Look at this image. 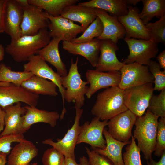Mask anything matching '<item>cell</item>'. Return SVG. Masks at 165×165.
<instances>
[{
    "instance_id": "obj_1",
    "label": "cell",
    "mask_w": 165,
    "mask_h": 165,
    "mask_svg": "<svg viewBox=\"0 0 165 165\" xmlns=\"http://www.w3.org/2000/svg\"><path fill=\"white\" fill-rule=\"evenodd\" d=\"M51 38L48 28H43L34 35L22 36L16 40H11L5 52L16 62L28 61L30 57L49 43Z\"/></svg>"
},
{
    "instance_id": "obj_2",
    "label": "cell",
    "mask_w": 165,
    "mask_h": 165,
    "mask_svg": "<svg viewBox=\"0 0 165 165\" xmlns=\"http://www.w3.org/2000/svg\"><path fill=\"white\" fill-rule=\"evenodd\" d=\"M124 90L118 86L99 93L91 109L92 114L102 121L108 120L128 109L124 103Z\"/></svg>"
},
{
    "instance_id": "obj_3",
    "label": "cell",
    "mask_w": 165,
    "mask_h": 165,
    "mask_svg": "<svg viewBox=\"0 0 165 165\" xmlns=\"http://www.w3.org/2000/svg\"><path fill=\"white\" fill-rule=\"evenodd\" d=\"M158 118L148 109L145 115L137 117L133 136L146 160L152 157L155 149Z\"/></svg>"
},
{
    "instance_id": "obj_4",
    "label": "cell",
    "mask_w": 165,
    "mask_h": 165,
    "mask_svg": "<svg viewBox=\"0 0 165 165\" xmlns=\"http://www.w3.org/2000/svg\"><path fill=\"white\" fill-rule=\"evenodd\" d=\"M79 57L74 63L73 59L68 72L65 76H61V84L65 89V101L73 102L75 106L81 108L84 104L85 95L88 88L89 83L82 80L78 67Z\"/></svg>"
},
{
    "instance_id": "obj_5",
    "label": "cell",
    "mask_w": 165,
    "mask_h": 165,
    "mask_svg": "<svg viewBox=\"0 0 165 165\" xmlns=\"http://www.w3.org/2000/svg\"><path fill=\"white\" fill-rule=\"evenodd\" d=\"M128 45L129 53L122 62L124 64L137 63L148 66L151 59L155 57L159 51L158 43L152 38L148 40L124 38Z\"/></svg>"
},
{
    "instance_id": "obj_6",
    "label": "cell",
    "mask_w": 165,
    "mask_h": 165,
    "mask_svg": "<svg viewBox=\"0 0 165 165\" xmlns=\"http://www.w3.org/2000/svg\"><path fill=\"white\" fill-rule=\"evenodd\" d=\"M154 91L152 83L126 89L124 90L125 104L137 117L141 116L148 108Z\"/></svg>"
},
{
    "instance_id": "obj_7",
    "label": "cell",
    "mask_w": 165,
    "mask_h": 165,
    "mask_svg": "<svg viewBox=\"0 0 165 165\" xmlns=\"http://www.w3.org/2000/svg\"><path fill=\"white\" fill-rule=\"evenodd\" d=\"M24 71L32 73L34 75L49 80L55 84L59 89L62 98L63 108L60 118L63 119L66 110L65 107V89L63 87L61 76L50 67L46 62L38 54L30 57L28 62L23 65Z\"/></svg>"
},
{
    "instance_id": "obj_8",
    "label": "cell",
    "mask_w": 165,
    "mask_h": 165,
    "mask_svg": "<svg viewBox=\"0 0 165 165\" xmlns=\"http://www.w3.org/2000/svg\"><path fill=\"white\" fill-rule=\"evenodd\" d=\"M119 71L121 79L118 86L123 90L148 83L154 82V77L147 65L136 62L124 64Z\"/></svg>"
},
{
    "instance_id": "obj_9",
    "label": "cell",
    "mask_w": 165,
    "mask_h": 165,
    "mask_svg": "<svg viewBox=\"0 0 165 165\" xmlns=\"http://www.w3.org/2000/svg\"><path fill=\"white\" fill-rule=\"evenodd\" d=\"M75 110L74 122L61 139H57L54 142L51 139H47L42 141V143L49 145L57 149L65 157L75 159V149L78 135L81 129L79 121L83 112V110L75 106Z\"/></svg>"
},
{
    "instance_id": "obj_10",
    "label": "cell",
    "mask_w": 165,
    "mask_h": 165,
    "mask_svg": "<svg viewBox=\"0 0 165 165\" xmlns=\"http://www.w3.org/2000/svg\"><path fill=\"white\" fill-rule=\"evenodd\" d=\"M108 120L101 121L95 116L90 123L88 121L81 125L76 145L82 143H87L91 146V149L95 148L104 149L106 141L103 137V131L107 125Z\"/></svg>"
},
{
    "instance_id": "obj_11",
    "label": "cell",
    "mask_w": 165,
    "mask_h": 165,
    "mask_svg": "<svg viewBox=\"0 0 165 165\" xmlns=\"http://www.w3.org/2000/svg\"><path fill=\"white\" fill-rule=\"evenodd\" d=\"M23 15L21 25V35H33L42 29L48 28L50 21L47 13L39 8L28 3L22 7Z\"/></svg>"
},
{
    "instance_id": "obj_12",
    "label": "cell",
    "mask_w": 165,
    "mask_h": 165,
    "mask_svg": "<svg viewBox=\"0 0 165 165\" xmlns=\"http://www.w3.org/2000/svg\"><path fill=\"white\" fill-rule=\"evenodd\" d=\"M137 116L129 110L115 116L108 122V131L115 139L120 141H129Z\"/></svg>"
},
{
    "instance_id": "obj_13",
    "label": "cell",
    "mask_w": 165,
    "mask_h": 165,
    "mask_svg": "<svg viewBox=\"0 0 165 165\" xmlns=\"http://www.w3.org/2000/svg\"><path fill=\"white\" fill-rule=\"evenodd\" d=\"M39 97V95L32 94L21 86L11 83L8 86L0 85V105L3 109L19 102L36 107Z\"/></svg>"
},
{
    "instance_id": "obj_14",
    "label": "cell",
    "mask_w": 165,
    "mask_h": 165,
    "mask_svg": "<svg viewBox=\"0 0 165 165\" xmlns=\"http://www.w3.org/2000/svg\"><path fill=\"white\" fill-rule=\"evenodd\" d=\"M85 75L87 82L90 84L85 95L88 99L100 89L118 86L121 79L120 72L116 71L104 72L88 69Z\"/></svg>"
},
{
    "instance_id": "obj_15",
    "label": "cell",
    "mask_w": 165,
    "mask_h": 165,
    "mask_svg": "<svg viewBox=\"0 0 165 165\" xmlns=\"http://www.w3.org/2000/svg\"><path fill=\"white\" fill-rule=\"evenodd\" d=\"M46 16L50 21L47 28L53 38L71 42L78 34L85 30L81 26L61 15L54 17L47 13Z\"/></svg>"
},
{
    "instance_id": "obj_16",
    "label": "cell",
    "mask_w": 165,
    "mask_h": 165,
    "mask_svg": "<svg viewBox=\"0 0 165 165\" xmlns=\"http://www.w3.org/2000/svg\"><path fill=\"white\" fill-rule=\"evenodd\" d=\"M128 9L127 14L118 17L125 30V38L145 40L150 39L148 30L139 16V9L129 6Z\"/></svg>"
},
{
    "instance_id": "obj_17",
    "label": "cell",
    "mask_w": 165,
    "mask_h": 165,
    "mask_svg": "<svg viewBox=\"0 0 165 165\" xmlns=\"http://www.w3.org/2000/svg\"><path fill=\"white\" fill-rule=\"evenodd\" d=\"M119 49L117 44L111 40H100V53L95 70L101 72L119 71L124 64L119 61L116 56V53Z\"/></svg>"
},
{
    "instance_id": "obj_18",
    "label": "cell",
    "mask_w": 165,
    "mask_h": 165,
    "mask_svg": "<svg viewBox=\"0 0 165 165\" xmlns=\"http://www.w3.org/2000/svg\"><path fill=\"white\" fill-rule=\"evenodd\" d=\"M23 15L22 7L17 0H7L4 20V32L16 40L22 36L21 25Z\"/></svg>"
},
{
    "instance_id": "obj_19",
    "label": "cell",
    "mask_w": 165,
    "mask_h": 165,
    "mask_svg": "<svg viewBox=\"0 0 165 165\" xmlns=\"http://www.w3.org/2000/svg\"><path fill=\"white\" fill-rule=\"evenodd\" d=\"M3 109L5 112V127L0 134V138L10 134H23L26 132L23 127L24 115L27 110L21 102L8 106Z\"/></svg>"
},
{
    "instance_id": "obj_20",
    "label": "cell",
    "mask_w": 165,
    "mask_h": 165,
    "mask_svg": "<svg viewBox=\"0 0 165 165\" xmlns=\"http://www.w3.org/2000/svg\"><path fill=\"white\" fill-rule=\"evenodd\" d=\"M95 9L96 14L101 20L103 26V32L97 38L109 39L117 44L120 39L125 38V30L117 17L111 16L103 10Z\"/></svg>"
},
{
    "instance_id": "obj_21",
    "label": "cell",
    "mask_w": 165,
    "mask_h": 165,
    "mask_svg": "<svg viewBox=\"0 0 165 165\" xmlns=\"http://www.w3.org/2000/svg\"><path fill=\"white\" fill-rule=\"evenodd\" d=\"M100 43V40L97 38L89 42L80 43L63 41L62 48L70 53L83 57L92 66L95 67L99 57Z\"/></svg>"
},
{
    "instance_id": "obj_22",
    "label": "cell",
    "mask_w": 165,
    "mask_h": 165,
    "mask_svg": "<svg viewBox=\"0 0 165 165\" xmlns=\"http://www.w3.org/2000/svg\"><path fill=\"white\" fill-rule=\"evenodd\" d=\"M38 153V149L34 144L24 139L12 149L8 157L7 165H29Z\"/></svg>"
},
{
    "instance_id": "obj_23",
    "label": "cell",
    "mask_w": 165,
    "mask_h": 165,
    "mask_svg": "<svg viewBox=\"0 0 165 165\" xmlns=\"http://www.w3.org/2000/svg\"><path fill=\"white\" fill-rule=\"evenodd\" d=\"M24 107L27 111L24 115L23 127L26 132L32 125L38 123H48L51 127H54L60 118L59 114L56 111L41 110L28 105Z\"/></svg>"
},
{
    "instance_id": "obj_24",
    "label": "cell",
    "mask_w": 165,
    "mask_h": 165,
    "mask_svg": "<svg viewBox=\"0 0 165 165\" xmlns=\"http://www.w3.org/2000/svg\"><path fill=\"white\" fill-rule=\"evenodd\" d=\"M103 134L106 141L105 147L103 149L95 148L91 150L106 157L114 165H123L122 150L125 146L130 143L131 141L123 142L115 139L108 133L105 127L103 130Z\"/></svg>"
},
{
    "instance_id": "obj_25",
    "label": "cell",
    "mask_w": 165,
    "mask_h": 165,
    "mask_svg": "<svg viewBox=\"0 0 165 165\" xmlns=\"http://www.w3.org/2000/svg\"><path fill=\"white\" fill-rule=\"evenodd\" d=\"M61 40L58 38H53L49 43L38 51V54L46 61L53 66L57 72L61 76L67 75L68 72L66 65L62 61L59 50V45Z\"/></svg>"
},
{
    "instance_id": "obj_26",
    "label": "cell",
    "mask_w": 165,
    "mask_h": 165,
    "mask_svg": "<svg viewBox=\"0 0 165 165\" xmlns=\"http://www.w3.org/2000/svg\"><path fill=\"white\" fill-rule=\"evenodd\" d=\"M61 15L73 22H79L85 30L97 17L95 8L79 5L66 6Z\"/></svg>"
},
{
    "instance_id": "obj_27",
    "label": "cell",
    "mask_w": 165,
    "mask_h": 165,
    "mask_svg": "<svg viewBox=\"0 0 165 165\" xmlns=\"http://www.w3.org/2000/svg\"><path fill=\"white\" fill-rule=\"evenodd\" d=\"M78 5L86 7L99 9L117 17L127 14L129 6L126 0H91L80 2Z\"/></svg>"
},
{
    "instance_id": "obj_28",
    "label": "cell",
    "mask_w": 165,
    "mask_h": 165,
    "mask_svg": "<svg viewBox=\"0 0 165 165\" xmlns=\"http://www.w3.org/2000/svg\"><path fill=\"white\" fill-rule=\"evenodd\" d=\"M21 86L30 92L35 94H42L56 97L58 93L57 86L47 79L33 75L24 81Z\"/></svg>"
},
{
    "instance_id": "obj_29",
    "label": "cell",
    "mask_w": 165,
    "mask_h": 165,
    "mask_svg": "<svg viewBox=\"0 0 165 165\" xmlns=\"http://www.w3.org/2000/svg\"><path fill=\"white\" fill-rule=\"evenodd\" d=\"M79 1L78 0H28L29 4L39 8L54 17L60 16L65 7L75 5Z\"/></svg>"
},
{
    "instance_id": "obj_30",
    "label": "cell",
    "mask_w": 165,
    "mask_h": 165,
    "mask_svg": "<svg viewBox=\"0 0 165 165\" xmlns=\"http://www.w3.org/2000/svg\"><path fill=\"white\" fill-rule=\"evenodd\" d=\"M143 8L139 16L145 25L154 17L165 15V0H142Z\"/></svg>"
},
{
    "instance_id": "obj_31",
    "label": "cell",
    "mask_w": 165,
    "mask_h": 165,
    "mask_svg": "<svg viewBox=\"0 0 165 165\" xmlns=\"http://www.w3.org/2000/svg\"><path fill=\"white\" fill-rule=\"evenodd\" d=\"M33 75L31 72L24 71H13L10 67L5 64L2 63L0 64V82H8L20 86L23 82Z\"/></svg>"
},
{
    "instance_id": "obj_32",
    "label": "cell",
    "mask_w": 165,
    "mask_h": 165,
    "mask_svg": "<svg viewBox=\"0 0 165 165\" xmlns=\"http://www.w3.org/2000/svg\"><path fill=\"white\" fill-rule=\"evenodd\" d=\"M103 29L102 23L100 19L97 16L81 36L73 39L71 42L80 43L89 42L100 36L103 32Z\"/></svg>"
},
{
    "instance_id": "obj_33",
    "label": "cell",
    "mask_w": 165,
    "mask_h": 165,
    "mask_svg": "<svg viewBox=\"0 0 165 165\" xmlns=\"http://www.w3.org/2000/svg\"><path fill=\"white\" fill-rule=\"evenodd\" d=\"M131 138L130 143L125 147V151L123 154V165H142L140 148L133 136Z\"/></svg>"
},
{
    "instance_id": "obj_34",
    "label": "cell",
    "mask_w": 165,
    "mask_h": 165,
    "mask_svg": "<svg viewBox=\"0 0 165 165\" xmlns=\"http://www.w3.org/2000/svg\"><path fill=\"white\" fill-rule=\"evenodd\" d=\"M151 38L156 42L165 44V15L154 23H149L145 25Z\"/></svg>"
},
{
    "instance_id": "obj_35",
    "label": "cell",
    "mask_w": 165,
    "mask_h": 165,
    "mask_svg": "<svg viewBox=\"0 0 165 165\" xmlns=\"http://www.w3.org/2000/svg\"><path fill=\"white\" fill-rule=\"evenodd\" d=\"M148 109L154 115L159 117H165V88L159 94H153L149 102Z\"/></svg>"
},
{
    "instance_id": "obj_36",
    "label": "cell",
    "mask_w": 165,
    "mask_h": 165,
    "mask_svg": "<svg viewBox=\"0 0 165 165\" xmlns=\"http://www.w3.org/2000/svg\"><path fill=\"white\" fill-rule=\"evenodd\" d=\"M150 72L154 78V90L160 91L165 88V70L162 71L159 64L151 60L148 66Z\"/></svg>"
},
{
    "instance_id": "obj_37",
    "label": "cell",
    "mask_w": 165,
    "mask_h": 165,
    "mask_svg": "<svg viewBox=\"0 0 165 165\" xmlns=\"http://www.w3.org/2000/svg\"><path fill=\"white\" fill-rule=\"evenodd\" d=\"M42 162L43 165H65L66 159L63 155L52 147L44 152Z\"/></svg>"
},
{
    "instance_id": "obj_38",
    "label": "cell",
    "mask_w": 165,
    "mask_h": 165,
    "mask_svg": "<svg viewBox=\"0 0 165 165\" xmlns=\"http://www.w3.org/2000/svg\"><path fill=\"white\" fill-rule=\"evenodd\" d=\"M165 151V117H161L158 121L156 143L154 154L159 157Z\"/></svg>"
},
{
    "instance_id": "obj_39",
    "label": "cell",
    "mask_w": 165,
    "mask_h": 165,
    "mask_svg": "<svg viewBox=\"0 0 165 165\" xmlns=\"http://www.w3.org/2000/svg\"><path fill=\"white\" fill-rule=\"evenodd\" d=\"M23 134H10L3 136L0 138V152L9 154L12 149V143L22 141L24 139Z\"/></svg>"
},
{
    "instance_id": "obj_40",
    "label": "cell",
    "mask_w": 165,
    "mask_h": 165,
    "mask_svg": "<svg viewBox=\"0 0 165 165\" xmlns=\"http://www.w3.org/2000/svg\"><path fill=\"white\" fill-rule=\"evenodd\" d=\"M86 152L88 157L90 165H114L106 157L101 155L85 146Z\"/></svg>"
},
{
    "instance_id": "obj_41",
    "label": "cell",
    "mask_w": 165,
    "mask_h": 165,
    "mask_svg": "<svg viewBox=\"0 0 165 165\" xmlns=\"http://www.w3.org/2000/svg\"><path fill=\"white\" fill-rule=\"evenodd\" d=\"M7 0H0V33L4 32V20Z\"/></svg>"
},
{
    "instance_id": "obj_42",
    "label": "cell",
    "mask_w": 165,
    "mask_h": 165,
    "mask_svg": "<svg viewBox=\"0 0 165 165\" xmlns=\"http://www.w3.org/2000/svg\"><path fill=\"white\" fill-rule=\"evenodd\" d=\"M160 160L156 162L152 157H151L148 160H146L147 165H165V151L161 155Z\"/></svg>"
},
{
    "instance_id": "obj_43",
    "label": "cell",
    "mask_w": 165,
    "mask_h": 165,
    "mask_svg": "<svg viewBox=\"0 0 165 165\" xmlns=\"http://www.w3.org/2000/svg\"><path fill=\"white\" fill-rule=\"evenodd\" d=\"M156 59L159 62L161 68L165 69V50L160 52L156 57Z\"/></svg>"
},
{
    "instance_id": "obj_44",
    "label": "cell",
    "mask_w": 165,
    "mask_h": 165,
    "mask_svg": "<svg viewBox=\"0 0 165 165\" xmlns=\"http://www.w3.org/2000/svg\"><path fill=\"white\" fill-rule=\"evenodd\" d=\"M5 115V110L0 105V134L5 127L4 118Z\"/></svg>"
},
{
    "instance_id": "obj_45",
    "label": "cell",
    "mask_w": 165,
    "mask_h": 165,
    "mask_svg": "<svg viewBox=\"0 0 165 165\" xmlns=\"http://www.w3.org/2000/svg\"><path fill=\"white\" fill-rule=\"evenodd\" d=\"M66 159L65 165H82L80 163H77L75 159L65 157Z\"/></svg>"
},
{
    "instance_id": "obj_46",
    "label": "cell",
    "mask_w": 165,
    "mask_h": 165,
    "mask_svg": "<svg viewBox=\"0 0 165 165\" xmlns=\"http://www.w3.org/2000/svg\"><path fill=\"white\" fill-rule=\"evenodd\" d=\"M7 155L5 153L0 152V165H6L7 162Z\"/></svg>"
},
{
    "instance_id": "obj_47",
    "label": "cell",
    "mask_w": 165,
    "mask_h": 165,
    "mask_svg": "<svg viewBox=\"0 0 165 165\" xmlns=\"http://www.w3.org/2000/svg\"><path fill=\"white\" fill-rule=\"evenodd\" d=\"M5 52V48L3 45L0 43V62L4 58Z\"/></svg>"
},
{
    "instance_id": "obj_48",
    "label": "cell",
    "mask_w": 165,
    "mask_h": 165,
    "mask_svg": "<svg viewBox=\"0 0 165 165\" xmlns=\"http://www.w3.org/2000/svg\"><path fill=\"white\" fill-rule=\"evenodd\" d=\"M79 163L82 165H90L88 159L85 156H83L79 158Z\"/></svg>"
},
{
    "instance_id": "obj_49",
    "label": "cell",
    "mask_w": 165,
    "mask_h": 165,
    "mask_svg": "<svg viewBox=\"0 0 165 165\" xmlns=\"http://www.w3.org/2000/svg\"><path fill=\"white\" fill-rule=\"evenodd\" d=\"M127 3L129 6H135L141 0H126Z\"/></svg>"
},
{
    "instance_id": "obj_50",
    "label": "cell",
    "mask_w": 165,
    "mask_h": 165,
    "mask_svg": "<svg viewBox=\"0 0 165 165\" xmlns=\"http://www.w3.org/2000/svg\"><path fill=\"white\" fill-rule=\"evenodd\" d=\"M10 84V83L8 82H0V85L1 86H8Z\"/></svg>"
},
{
    "instance_id": "obj_51",
    "label": "cell",
    "mask_w": 165,
    "mask_h": 165,
    "mask_svg": "<svg viewBox=\"0 0 165 165\" xmlns=\"http://www.w3.org/2000/svg\"><path fill=\"white\" fill-rule=\"evenodd\" d=\"M29 165H38L37 163H34L31 164H30Z\"/></svg>"
}]
</instances>
